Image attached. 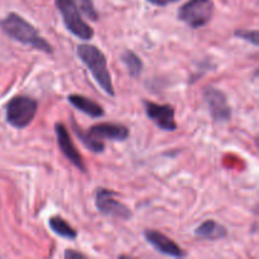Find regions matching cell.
Instances as JSON below:
<instances>
[{
    "label": "cell",
    "instance_id": "obj_17",
    "mask_svg": "<svg viewBox=\"0 0 259 259\" xmlns=\"http://www.w3.org/2000/svg\"><path fill=\"white\" fill-rule=\"evenodd\" d=\"M234 35L237 38H240V39H244L247 42L252 43L253 46H257L259 45V40H258V30L257 29H238L234 32Z\"/></svg>",
    "mask_w": 259,
    "mask_h": 259
},
{
    "label": "cell",
    "instance_id": "obj_1",
    "mask_svg": "<svg viewBox=\"0 0 259 259\" xmlns=\"http://www.w3.org/2000/svg\"><path fill=\"white\" fill-rule=\"evenodd\" d=\"M72 129L81 143L94 153H103L105 151L104 141L124 142L129 137V129L123 124L116 123H99L91 126L88 132L82 131L75 120H71Z\"/></svg>",
    "mask_w": 259,
    "mask_h": 259
},
{
    "label": "cell",
    "instance_id": "obj_18",
    "mask_svg": "<svg viewBox=\"0 0 259 259\" xmlns=\"http://www.w3.org/2000/svg\"><path fill=\"white\" fill-rule=\"evenodd\" d=\"M147 2L152 5H156V7H167V5L175 4L179 0H147Z\"/></svg>",
    "mask_w": 259,
    "mask_h": 259
},
{
    "label": "cell",
    "instance_id": "obj_2",
    "mask_svg": "<svg viewBox=\"0 0 259 259\" xmlns=\"http://www.w3.org/2000/svg\"><path fill=\"white\" fill-rule=\"evenodd\" d=\"M0 28L3 32L12 39L22 43L24 46H30L34 50L52 55L53 47L50 42L45 39L28 20H25L18 13H9L4 19L0 20Z\"/></svg>",
    "mask_w": 259,
    "mask_h": 259
},
{
    "label": "cell",
    "instance_id": "obj_9",
    "mask_svg": "<svg viewBox=\"0 0 259 259\" xmlns=\"http://www.w3.org/2000/svg\"><path fill=\"white\" fill-rule=\"evenodd\" d=\"M143 105L147 116H148L159 129L166 132L177 131L179 125H177L176 120H175L174 106L168 105V104L161 105V104H157L148 100H143Z\"/></svg>",
    "mask_w": 259,
    "mask_h": 259
},
{
    "label": "cell",
    "instance_id": "obj_16",
    "mask_svg": "<svg viewBox=\"0 0 259 259\" xmlns=\"http://www.w3.org/2000/svg\"><path fill=\"white\" fill-rule=\"evenodd\" d=\"M77 8L80 9L81 13L86 15L89 19L91 20H98L99 19V13L96 12L95 7H94L93 0H73Z\"/></svg>",
    "mask_w": 259,
    "mask_h": 259
},
{
    "label": "cell",
    "instance_id": "obj_10",
    "mask_svg": "<svg viewBox=\"0 0 259 259\" xmlns=\"http://www.w3.org/2000/svg\"><path fill=\"white\" fill-rule=\"evenodd\" d=\"M55 133L56 138H57L58 147H60L61 152L63 153V156L73 164L77 169H80L81 172H86V164L83 162L82 156L80 154V152L76 149L75 144H73L72 138H71L70 133H68L67 128L63 123H56L55 124Z\"/></svg>",
    "mask_w": 259,
    "mask_h": 259
},
{
    "label": "cell",
    "instance_id": "obj_8",
    "mask_svg": "<svg viewBox=\"0 0 259 259\" xmlns=\"http://www.w3.org/2000/svg\"><path fill=\"white\" fill-rule=\"evenodd\" d=\"M204 101L209 108L211 118L217 123H225L232 118V109L228 104V99L225 94L219 89L212 86H207L204 90Z\"/></svg>",
    "mask_w": 259,
    "mask_h": 259
},
{
    "label": "cell",
    "instance_id": "obj_7",
    "mask_svg": "<svg viewBox=\"0 0 259 259\" xmlns=\"http://www.w3.org/2000/svg\"><path fill=\"white\" fill-rule=\"evenodd\" d=\"M115 192L108 189H96L95 191V206L99 211L105 217L116 218V219L128 220L133 217V212L126 205L114 199Z\"/></svg>",
    "mask_w": 259,
    "mask_h": 259
},
{
    "label": "cell",
    "instance_id": "obj_6",
    "mask_svg": "<svg viewBox=\"0 0 259 259\" xmlns=\"http://www.w3.org/2000/svg\"><path fill=\"white\" fill-rule=\"evenodd\" d=\"M212 0H189L177 12V18L192 29H199L211 20L214 14Z\"/></svg>",
    "mask_w": 259,
    "mask_h": 259
},
{
    "label": "cell",
    "instance_id": "obj_14",
    "mask_svg": "<svg viewBox=\"0 0 259 259\" xmlns=\"http://www.w3.org/2000/svg\"><path fill=\"white\" fill-rule=\"evenodd\" d=\"M48 225H50L51 230L58 237L63 238V239L75 240L77 238V232L63 219L60 215H53L48 220Z\"/></svg>",
    "mask_w": 259,
    "mask_h": 259
},
{
    "label": "cell",
    "instance_id": "obj_4",
    "mask_svg": "<svg viewBox=\"0 0 259 259\" xmlns=\"http://www.w3.org/2000/svg\"><path fill=\"white\" fill-rule=\"evenodd\" d=\"M38 110L35 99L25 95H18L10 99L5 106L7 121L17 129H24L34 120Z\"/></svg>",
    "mask_w": 259,
    "mask_h": 259
},
{
    "label": "cell",
    "instance_id": "obj_15",
    "mask_svg": "<svg viewBox=\"0 0 259 259\" xmlns=\"http://www.w3.org/2000/svg\"><path fill=\"white\" fill-rule=\"evenodd\" d=\"M121 61L125 65L126 70H128L129 75L134 78H138L143 72V62H142L141 57L137 55L136 52L131 50H125L121 55Z\"/></svg>",
    "mask_w": 259,
    "mask_h": 259
},
{
    "label": "cell",
    "instance_id": "obj_11",
    "mask_svg": "<svg viewBox=\"0 0 259 259\" xmlns=\"http://www.w3.org/2000/svg\"><path fill=\"white\" fill-rule=\"evenodd\" d=\"M143 235L144 238H146L147 242H148L157 252L161 253V254L168 255V257L174 258H184L187 255V253L185 252L176 242H174L171 238L162 234V233L157 232V230L146 229L144 230Z\"/></svg>",
    "mask_w": 259,
    "mask_h": 259
},
{
    "label": "cell",
    "instance_id": "obj_5",
    "mask_svg": "<svg viewBox=\"0 0 259 259\" xmlns=\"http://www.w3.org/2000/svg\"><path fill=\"white\" fill-rule=\"evenodd\" d=\"M56 8L62 15L65 27L68 32L80 39L89 40L94 37L95 32L93 28L82 19L81 12L73 0H56Z\"/></svg>",
    "mask_w": 259,
    "mask_h": 259
},
{
    "label": "cell",
    "instance_id": "obj_19",
    "mask_svg": "<svg viewBox=\"0 0 259 259\" xmlns=\"http://www.w3.org/2000/svg\"><path fill=\"white\" fill-rule=\"evenodd\" d=\"M65 258L67 259H72V258H86L85 254L82 253L77 252V250H73V249H67L65 252Z\"/></svg>",
    "mask_w": 259,
    "mask_h": 259
},
{
    "label": "cell",
    "instance_id": "obj_13",
    "mask_svg": "<svg viewBox=\"0 0 259 259\" xmlns=\"http://www.w3.org/2000/svg\"><path fill=\"white\" fill-rule=\"evenodd\" d=\"M195 235H196L199 239L215 242V240H222L224 239V238H227L228 230L227 228H225L224 225L220 224V223L215 222V220L212 219H209L195 229Z\"/></svg>",
    "mask_w": 259,
    "mask_h": 259
},
{
    "label": "cell",
    "instance_id": "obj_12",
    "mask_svg": "<svg viewBox=\"0 0 259 259\" xmlns=\"http://www.w3.org/2000/svg\"><path fill=\"white\" fill-rule=\"evenodd\" d=\"M68 103L77 110L82 111V113L88 114L91 118H101L104 116L105 111H104L103 106L98 104L96 101L91 100V99L86 98L83 95H78V94H71L68 95Z\"/></svg>",
    "mask_w": 259,
    "mask_h": 259
},
{
    "label": "cell",
    "instance_id": "obj_3",
    "mask_svg": "<svg viewBox=\"0 0 259 259\" xmlns=\"http://www.w3.org/2000/svg\"><path fill=\"white\" fill-rule=\"evenodd\" d=\"M76 55L80 58L81 62L89 68V71L91 72L93 77L95 78L96 82L99 83V86L108 95H115L111 75L108 70V62H106L105 55L96 46L93 45H78L77 48H76Z\"/></svg>",
    "mask_w": 259,
    "mask_h": 259
}]
</instances>
